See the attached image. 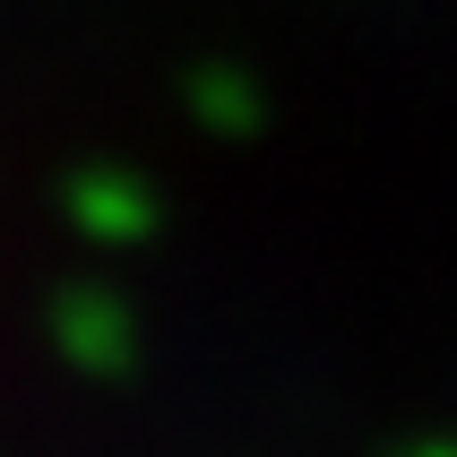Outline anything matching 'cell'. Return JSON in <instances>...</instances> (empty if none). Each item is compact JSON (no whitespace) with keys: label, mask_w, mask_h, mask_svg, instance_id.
Returning <instances> with one entry per match:
<instances>
[{"label":"cell","mask_w":457,"mask_h":457,"mask_svg":"<svg viewBox=\"0 0 457 457\" xmlns=\"http://www.w3.org/2000/svg\"><path fill=\"white\" fill-rule=\"evenodd\" d=\"M414 457H457V449H449V440H440V449H414Z\"/></svg>","instance_id":"4"},{"label":"cell","mask_w":457,"mask_h":457,"mask_svg":"<svg viewBox=\"0 0 457 457\" xmlns=\"http://www.w3.org/2000/svg\"><path fill=\"white\" fill-rule=\"evenodd\" d=\"M52 345H61V362L87 371V380H129V362H138V320H129L121 294L70 285V294L52 303Z\"/></svg>","instance_id":"1"},{"label":"cell","mask_w":457,"mask_h":457,"mask_svg":"<svg viewBox=\"0 0 457 457\" xmlns=\"http://www.w3.org/2000/svg\"><path fill=\"white\" fill-rule=\"evenodd\" d=\"M70 216H78V233L87 242H147L155 233V190L129 164H87V173L70 181Z\"/></svg>","instance_id":"2"},{"label":"cell","mask_w":457,"mask_h":457,"mask_svg":"<svg viewBox=\"0 0 457 457\" xmlns=\"http://www.w3.org/2000/svg\"><path fill=\"white\" fill-rule=\"evenodd\" d=\"M190 112H199V129H216V138H251V129L268 121V104H259V87L242 70H199L190 78Z\"/></svg>","instance_id":"3"}]
</instances>
